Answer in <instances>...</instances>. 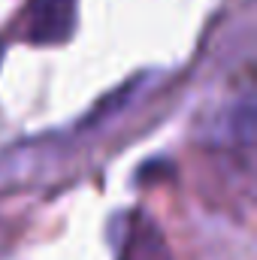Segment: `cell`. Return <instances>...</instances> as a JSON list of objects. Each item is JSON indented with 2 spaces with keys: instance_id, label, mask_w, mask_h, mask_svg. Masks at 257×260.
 Segmentation results:
<instances>
[{
  "instance_id": "7a4b0ae2",
  "label": "cell",
  "mask_w": 257,
  "mask_h": 260,
  "mask_svg": "<svg viewBox=\"0 0 257 260\" xmlns=\"http://www.w3.org/2000/svg\"><path fill=\"white\" fill-rule=\"evenodd\" d=\"M0 61H3V43H0Z\"/></svg>"
},
{
  "instance_id": "6da1fadb",
  "label": "cell",
  "mask_w": 257,
  "mask_h": 260,
  "mask_svg": "<svg viewBox=\"0 0 257 260\" xmlns=\"http://www.w3.org/2000/svg\"><path fill=\"white\" fill-rule=\"evenodd\" d=\"M76 0H34L27 12V40L40 46L70 40L76 27Z\"/></svg>"
}]
</instances>
